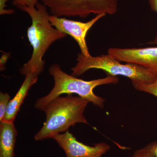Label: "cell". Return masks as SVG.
<instances>
[{"label": "cell", "instance_id": "1", "mask_svg": "<svg viewBox=\"0 0 157 157\" xmlns=\"http://www.w3.org/2000/svg\"><path fill=\"white\" fill-rule=\"evenodd\" d=\"M29 14L32 24L27 30V37L33 51L30 59L20 70L21 74L25 76L27 73L43 72L45 61L43 57L51 45L64 39L67 35L52 25L49 20L47 8L39 2L36 7L22 6L18 8Z\"/></svg>", "mask_w": 157, "mask_h": 157}, {"label": "cell", "instance_id": "2", "mask_svg": "<svg viewBox=\"0 0 157 157\" xmlns=\"http://www.w3.org/2000/svg\"><path fill=\"white\" fill-rule=\"evenodd\" d=\"M89 102L79 97L67 94L57 97L45 106L46 120L41 129L34 136L37 141L53 138L68 131L77 123L88 124L84 112Z\"/></svg>", "mask_w": 157, "mask_h": 157}, {"label": "cell", "instance_id": "3", "mask_svg": "<svg viewBox=\"0 0 157 157\" xmlns=\"http://www.w3.org/2000/svg\"><path fill=\"white\" fill-rule=\"evenodd\" d=\"M49 72L53 78V87L47 95L38 99L35 104L36 109L42 111L49 102L63 94H76L97 107L103 108L105 100L96 95L94 89L103 85L117 84L119 81L117 76H112L86 81L65 73L56 63L50 66Z\"/></svg>", "mask_w": 157, "mask_h": 157}, {"label": "cell", "instance_id": "4", "mask_svg": "<svg viewBox=\"0 0 157 157\" xmlns=\"http://www.w3.org/2000/svg\"><path fill=\"white\" fill-rule=\"evenodd\" d=\"M77 63L71 69L72 75L81 76L91 69L103 70L109 76H122L128 77L132 82L150 83L156 79L157 76L147 69L133 64H123L120 62L107 55L100 56H86L78 53Z\"/></svg>", "mask_w": 157, "mask_h": 157}, {"label": "cell", "instance_id": "5", "mask_svg": "<svg viewBox=\"0 0 157 157\" xmlns=\"http://www.w3.org/2000/svg\"><path fill=\"white\" fill-rule=\"evenodd\" d=\"M58 17L85 18L92 14H115L118 0H38Z\"/></svg>", "mask_w": 157, "mask_h": 157}, {"label": "cell", "instance_id": "6", "mask_svg": "<svg viewBox=\"0 0 157 157\" xmlns=\"http://www.w3.org/2000/svg\"><path fill=\"white\" fill-rule=\"evenodd\" d=\"M106 15L104 14H97L95 17L86 22L58 17L52 14L49 15L48 18L52 25L56 29L74 39L79 46L82 55L90 56L91 55L86 42L87 33L97 21Z\"/></svg>", "mask_w": 157, "mask_h": 157}, {"label": "cell", "instance_id": "7", "mask_svg": "<svg viewBox=\"0 0 157 157\" xmlns=\"http://www.w3.org/2000/svg\"><path fill=\"white\" fill-rule=\"evenodd\" d=\"M108 55L119 61L143 67L157 76V47L109 48Z\"/></svg>", "mask_w": 157, "mask_h": 157}, {"label": "cell", "instance_id": "8", "mask_svg": "<svg viewBox=\"0 0 157 157\" xmlns=\"http://www.w3.org/2000/svg\"><path fill=\"white\" fill-rule=\"evenodd\" d=\"M52 138L63 150L67 157H101L110 148L104 142L95 144L94 146L86 145L78 141L68 131L58 134Z\"/></svg>", "mask_w": 157, "mask_h": 157}, {"label": "cell", "instance_id": "9", "mask_svg": "<svg viewBox=\"0 0 157 157\" xmlns=\"http://www.w3.org/2000/svg\"><path fill=\"white\" fill-rule=\"evenodd\" d=\"M39 73H27L25 76V79L15 96L11 100L9 104L6 114L3 121L14 122L17 113L19 112L24 101L30 89L38 81Z\"/></svg>", "mask_w": 157, "mask_h": 157}, {"label": "cell", "instance_id": "10", "mask_svg": "<svg viewBox=\"0 0 157 157\" xmlns=\"http://www.w3.org/2000/svg\"><path fill=\"white\" fill-rule=\"evenodd\" d=\"M17 131L14 123L1 122L0 157H14Z\"/></svg>", "mask_w": 157, "mask_h": 157}, {"label": "cell", "instance_id": "11", "mask_svg": "<svg viewBox=\"0 0 157 157\" xmlns=\"http://www.w3.org/2000/svg\"><path fill=\"white\" fill-rule=\"evenodd\" d=\"M135 89L144 92L155 96L157 98V77L153 82L145 83L142 82H132Z\"/></svg>", "mask_w": 157, "mask_h": 157}, {"label": "cell", "instance_id": "12", "mask_svg": "<svg viewBox=\"0 0 157 157\" xmlns=\"http://www.w3.org/2000/svg\"><path fill=\"white\" fill-rule=\"evenodd\" d=\"M157 142H151L134 152L132 157H157L155 152V148Z\"/></svg>", "mask_w": 157, "mask_h": 157}, {"label": "cell", "instance_id": "13", "mask_svg": "<svg viewBox=\"0 0 157 157\" xmlns=\"http://www.w3.org/2000/svg\"><path fill=\"white\" fill-rule=\"evenodd\" d=\"M10 101V96L7 93H0V121H2Z\"/></svg>", "mask_w": 157, "mask_h": 157}, {"label": "cell", "instance_id": "14", "mask_svg": "<svg viewBox=\"0 0 157 157\" xmlns=\"http://www.w3.org/2000/svg\"><path fill=\"white\" fill-rule=\"evenodd\" d=\"M12 4L17 8L22 6H27L29 7H36L38 3V0H11Z\"/></svg>", "mask_w": 157, "mask_h": 157}, {"label": "cell", "instance_id": "15", "mask_svg": "<svg viewBox=\"0 0 157 157\" xmlns=\"http://www.w3.org/2000/svg\"><path fill=\"white\" fill-rule=\"evenodd\" d=\"M9 0H0V14L1 15L14 14L15 11L13 9H7L6 3Z\"/></svg>", "mask_w": 157, "mask_h": 157}, {"label": "cell", "instance_id": "16", "mask_svg": "<svg viewBox=\"0 0 157 157\" xmlns=\"http://www.w3.org/2000/svg\"><path fill=\"white\" fill-rule=\"evenodd\" d=\"M10 56V53H6L4 52L1 56V59H0V70L1 71H4L6 69L5 66L7 60L9 59Z\"/></svg>", "mask_w": 157, "mask_h": 157}, {"label": "cell", "instance_id": "17", "mask_svg": "<svg viewBox=\"0 0 157 157\" xmlns=\"http://www.w3.org/2000/svg\"><path fill=\"white\" fill-rule=\"evenodd\" d=\"M148 1L152 11L156 12L157 14V0H148ZM156 42H157V34L155 40L152 42V43L155 44Z\"/></svg>", "mask_w": 157, "mask_h": 157}, {"label": "cell", "instance_id": "18", "mask_svg": "<svg viewBox=\"0 0 157 157\" xmlns=\"http://www.w3.org/2000/svg\"><path fill=\"white\" fill-rule=\"evenodd\" d=\"M155 154L157 156V143L156 145L155 148Z\"/></svg>", "mask_w": 157, "mask_h": 157}, {"label": "cell", "instance_id": "19", "mask_svg": "<svg viewBox=\"0 0 157 157\" xmlns=\"http://www.w3.org/2000/svg\"><path fill=\"white\" fill-rule=\"evenodd\" d=\"M155 44H157V42H155Z\"/></svg>", "mask_w": 157, "mask_h": 157}]
</instances>
